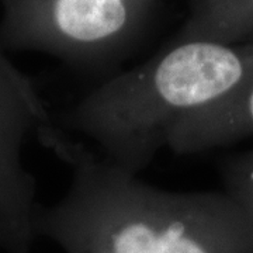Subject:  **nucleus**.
I'll return each instance as SVG.
<instances>
[{
    "label": "nucleus",
    "instance_id": "nucleus-5",
    "mask_svg": "<svg viewBox=\"0 0 253 253\" xmlns=\"http://www.w3.org/2000/svg\"><path fill=\"white\" fill-rule=\"evenodd\" d=\"M253 136V73L222 100L180 118L166 134L176 154H197Z\"/></svg>",
    "mask_w": 253,
    "mask_h": 253
},
{
    "label": "nucleus",
    "instance_id": "nucleus-4",
    "mask_svg": "<svg viewBox=\"0 0 253 253\" xmlns=\"http://www.w3.org/2000/svg\"><path fill=\"white\" fill-rule=\"evenodd\" d=\"M51 120L27 76L0 49V249L31 253L36 239V180L23 165V145Z\"/></svg>",
    "mask_w": 253,
    "mask_h": 253
},
{
    "label": "nucleus",
    "instance_id": "nucleus-6",
    "mask_svg": "<svg viewBox=\"0 0 253 253\" xmlns=\"http://www.w3.org/2000/svg\"><path fill=\"white\" fill-rule=\"evenodd\" d=\"M206 41L235 45L253 41V0H191L172 44Z\"/></svg>",
    "mask_w": 253,
    "mask_h": 253
},
{
    "label": "nucleus",
    "instance_id": "nucleus-7",
    "mask_svg": "<svg viewBox=\"0 0 253 253\" xmlns=\"http://www.w3.org/2000/svg\"><path fill=\"white\" fill-rule=\"evenodd\" d=\"M222 177L224 191L244 211L253 229V149L226 161Z\"/></svg>",
    "mask_w": 253,
    "mask_h": 253
},
{
    "label": "nucleus",
    "instance_id": "nucleus-1",
    "mask_svg": "<svg viewBox=\"0 0 253 253\" xmlns=\"http://www.w3.org/2000/svg\"><path fill=\"white\" fill-rule=\"evenodd\" d=\"M37 136L71 169L66 193L34 225L65 253H253L252 226L225 191L158 189L52 123Z\"/></svg>",
    "mask_w": 253,
    "mask_h": 253
},
{
    "label": "nucleus",
    "instance_id": "nucleus-2",
    "mask_svg": "<svg viewBox=\"0 0 253 253\" xmlns=\"http://www.w3.org/2000/svg\"><path fill=\"white\" fill-rule=\"evenodd\" d=\"M252 73L253 41L172 44L86 94L66 114V126L103 159L138 176L180 118L222 100Z\"/></svg>",
    "mask_w": 253,
    "mask_h": 253
},
{
    "label": "nucleus",
    "instance_id": "nucleus-3",
    "mask_svg": "<svg viewBox=\"0 0 253 253\" xmlns=\"http://www.w3.org/2000/svg\"><path fill=\"white\" fill-rule=\"evenodd\" d=\"M0 45L68 62L117 61L144 31L156 0H3Z\"/></svg>",
    "mask_w": 253,
    "mask_h": 253
}]
</instances>
